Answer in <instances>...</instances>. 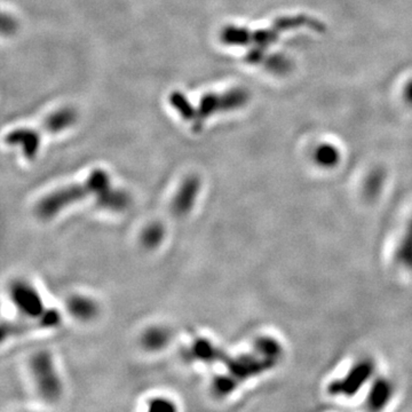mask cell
<instances>
[{"instance_id":"obj_1","label":"cell","mask_w":412,"mask_h":412,"mask_svg":"<svg viewBox=\"0 0 412 412\" xmlns=\"http://www.w3.org/2000/svg\"><path fill=\"white\" fill-rule=\"evenodd\" d=\"M283 355L281 344L274 338L262 337L257 340L251 353L240 356H226L227 371L213 381V393L224 398L234 392L242 383L268 371L279 362Z\"/></svg>"},{"instance_id":"obj_2","label":"cell","mask_w":412,"mask_h":412,"mask_svg":"<svg viewBox=\"0 0 412 412\" xmlns=\"http://www.w3.org/2000/svg\"><path fill=\"white\" fill-rule=\"evenodd\" d=\"M299 28H308L319 34L326 30L322 21L309 15L298 14L276 19L269 29L251 30L244 26H226L221 30L220 39L226 45L260 47L266 50L279 41L282 32Z\"/></svg>"},{"instance_id":"obj_3","label":"cell","mask_w":412,"mask_h":412,"mask_svg":"<svg viewBox=\"0 0 412 412\" xmlns=\"http://www.w3.org/2000/svg\"><path fill=\"white\" fill-rule=\"evenodd\" d=\"M110 187V177L107 172L101 169L94 170L84 182L63 187L41 198L37 204L36 212L41 219L54 218L70 205L92 196L96 198Z\"/></svg>"},{"instance_id":"obj_4","label":"cell","mask_w":412,"mask_h":412,"mask_svg":"<svg viewBox=\"0 0 412 412\" xmlns=\"http://www.w3.org/2000/svg\"><path fill=\"white\" fill-rule=\"evenodd\" d=\"M250 100V93L245 88H232L224 93H207L200 99L197 119L192 126V131L200 132L204 126V122L215 113H228L244 107Z\"/></svg>"},{"instance_id":"obj_5","label":"cell","mask_w":412,"mask_h":412,"mask_svg":"<svg viewBox=\"0 0 412 412\" xmlns=\"http://www.w3.org/2000/svg\"><path fill=\"white\" fill-rule=\"evenodd\" d=\"M31 372L38 391L45 400L56 401L61 396V379L50 353L41 351L32 357Z\"/></svg>"},{"instance_id":"obj_6","label":"cell","mask_w":412,"mask_h":412,"mask_svg":"<svg viewBox=\"0 0 412 412\" xmlns=\"http://www.w3.org/2000/svg\"><path fill=\"white\" fill-rule=\"evenodd\" d=\"M375 371V364L371 360H363L355 364L349 374L341 379L332 381L328 387V392L334 396L353 398L364 383L371 378Z\"/></svg>"},{"instance_id":"obj_7","label":"cell","mask_w":412,"mask_h":412,"mask_svg":"<svg viewBox=\"0 0 412 412\" xmlns=\"http://www.w3.org/2000/svg\"><path fill=\"white\" fill-rule=\"evenodd\" d=\"M11 297L16 307L26 316L37 319L46 311L39 294L24 282L13 283L11 287Z\"/></svg>"},{"instance_id":"obj_8","label":"cell","mask_w":412,"mask_h":412,"mask_svg":"<svg viewBox=\"0 0 412 412\" xmlns=\"http://www.w3.org/2000/svg\"><path fill=\"white\" fill-rule=\"evenodd\" d=\"M244 60L253 66H262L264 69L276 75H285L292 69V62L290 58L283 54L264 52V48H260V47H252L245 54Z\"/></svg>"},{"instance_id":"obj_9","label":"cell","mask_w":412,"mask_h":412,"mask_svg":"<svg viewBox=\"0 0 412 412\" xmlns=\"http://www.w3.org/2000/svg\"><path fill=\"white\" fill-rule=\"evenodd\" d=\"M200 190V177H196V175L186 177L177 189V194L172 202L173 213L177 217H185V215H188L196 203Z\"/></svg>"},{"instance_id":"obj_10","label":"cell","mask_w":412,"mask_h":412,"mask_svg":"<svg viewBox=\"0 0 412 412\" xmlns=\"http://www.w3.org/2000/svg\"><path fill=\"white\" fill-rule=\"evenodd\" d=\"M5 141L11 145H21L26 158L34 160L41 147V134L38 133L37 130L19 128L9 132Z\"/></svg>"},{"instance_id":"obj_11","label":"cell","mask_w":412,"mask_h":412,"mask_svg":"<svg viewBox=\"0 0 412 412\" xmlns=\"http://www.w3.org/2000/svg\"><path fill=\"white\" fill-rule=\"evenodd\" d=\"M78 118V115L76 113L75 109L70 107L62 108L60 110L54 111L51 113L50 116L45 118L44 122L41 123V130L38 133H58L64 131L66 128L75 124L76 120Z\"/></svg>"},{"instance_id":"obj_12","label":"cell","mask_w":412,"mask_h":412,"mask_svg":"<svg viewBox=\"0 0 412 412\" xmlns=\"http://www.w3.org/2000/svg\"><path fill=\"white\" fill-rule=\"evenodd\" d=\"M61 321V316L56 309H50V311H45L37 322L35 323H28V324H13V323H9V324L3 325V339H5L6 334L12 336V334H21V332L29 331L32 329H46L53 328V326H56V325Z\"/></svg>"},{"instance_id":"obj_13","label":"cell","mask_w":412,"mask_h":412,"mask_svg":"<svg viewBox=\"0 0 412 412\" xmlns=\"http://www.w3.org/2000/svg\"><path fill=\"white\" fill-rule=\"evenodd\" d=\"M130 202L131 200L128 192L122 189L113 188V186L96 198V203L100 207L113 211V212H122L128 209Z\"/></svg>"},{"instance_id":"obj_14","label":"cell","mask_w":412,"mask_h":412,"mask_svg":"<svg viewBox=\"0 0 412 412\" xmlns=\"http://www.w3.org/2000/svg\"><path fill=\"white\" fill-rule=\"evenodd\" d=\"M71 315L81 321H90L98 314V306L88 297L75 296L68 302Z\"/></svg>"},{"instance_id":"obj_15","label":"cell","mask_w":412,"mask_h":412,"mask_svg":"<svg viewBox=\"0 0 412 412\" xmlns=\"http://www.w3.org/2000/svg\"><path fill=\"white\" fill-rule=\"evenodd\" d=\"M392 385L386 379H378L369 394V409H383L392 396Z\"/></svg>"},{"instance_id":"obj_16","label":"cell","mask_w":412,"mask_h":412,"mask_svg":"<svg viewBox=\"0 0 412 412\" xmlns=\"http://www.w3.org/2000/svg\"><path fill=\"white\" fill-rule=\"evenodd\" d=\"M169 101L170 105L175 108V111L186 122L190 123L192 126L194 125L196 119H197V111H196V107H194L190 100L187 98L186 94H183L179 91H175L170 94Z\"/></svg>"},{"instance_id":"obj_17","label":"cell","mask_w":412,"mask_h":412,"mask_svg":"<svg viewBox=\"0 0 412 412\" xmlns=\"http://www.w3.org/2000/svg\"><path fill=\"white\" fill-rule=\"evenodd\" d=\"M192 354L200 359V360L209 361V362H224V351H221L218 347H215L212 344L205 339H198L195 341L192 347Z\"/></svg>"},{"instance_id":"obj_18","label":"cell","mask_w":412,"mask_h":412,"mask_svg":"<svg viewBox=\"0 0 412 412\" xmlns=\"http://www.w3.org/2000/svg\"><path fill=\"white\" fill-rule=\"evenodd\" d=\"M396 262L412 273V215L396 250Z\"/></svg>"},{"instance_id":"obj_19","label":"cell","mask_w":412,"mask_h":412,"mask_svg":"<svg viewBox=\"0 0 412 412\" xmlns=\"http://www.w3.org/2000/svg\"><path fill=\"white\" fill-rule=\"evenodd\" d=\"M314 160L317 165L324 169H331L337 166L340 160V151L336 145L323 143L314 153Z\"/></svg>"},{"instance_id":"obj_20","label":"cell","mask_w":412,"mask_h":412,"mask_svg":"<svg viewBox=\"0 0 412 412\" xmlns=\"http://www.w3.org/2000/svg\"><path fill=\"white\" fill-rule=\"evenodd\" d=\"M170 341V332L164 328L154 326L147 330L143 336V345L148 351H160Z\"/></svg>"},{"instance_id":"obj_21","label":"cell","mask_w":412,"mask_h":412,"mask_svg":"<svg viewBox=\"0 0 412 412\" xmlns=\"http://www.w3.org/2000/svg\"><path fill=\"white\" fill-rule=\"evenodd\" d=\"M165 236V230L162 225L158 222L147 226L143 234H141V242H143V247H148V249H155L162 243Z\"/></svg>"},{"instance_id":"obj_22","label":"cell","mask_w":412,"mask_h":412,"mask_svg":"<svg viewBox=\"0 0 412 412\" xmlns=\"http://www.w3.org/2000/svg\"><path fill=\"white\" fill-rule=\"evenodd\" d=\"M148 409L150 411H173L177 406L168 398H155L149 401Z\"/></svg>"},{"instance_id":"obj_23","label":"cell","mask_w":412,"mask_h":412,"mask_svg":"<svg viewBox=\"0 0 412 412\" xmlns=\"http://www.w3.org/2000/svg\"><path fill=\"white\" fill-rule=\"evenodd\" d=\"M16 30V22L14 19L9 15L4 14L3 20H1V31L4 35H11Z\"/></svg>"},{"instance_id":"obj_24","label":"cell","mask_w":412,"mask_h":412,"mask_svg":"<svg viewBox=\"0 0 412 412\" xmlns=\"http://www.w3.org/2000/svg\"><path fill=\"white\" fill-rule=\"evenodd\" d=\"M404 98H406V101L409 102L410 105H412V81H410L406 86Z\"/></svg>"}]
</instances>
